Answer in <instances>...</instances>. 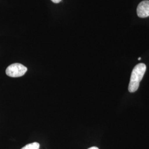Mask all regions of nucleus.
I'll return each instance as SVG.
<instances>
[{
    "instance_id": "obj_5",
    "label": "nucleus",
    "mask_w": 149,
    "mask_h": 149,
    "mask_svg": "<svg viewBox=\"0 0 149 149\" xmlns=\"http://www.w3.org/2000/svg\"><path fill=\"white\" fill-rule=\"evenodd\" d=\"M53 2L55 3H58L59 2H60L61 1V0H51Z\"/></svg>"
},
{
    "instance_id": "obj_7",
    "label": "nucleus",
    "mask_w": 149,
    "mask_h": 149,
    "mask_svg": "<svg viewBox=\"0 0 149 149\" xmlns=\"http://www.w3.org/2000/svg\"><path fill=\"white\" fill-rule=\"evenodd\" d=\"M138 60H141V58H139Z\"/></svg>"
},
{
    "instance_id": "obj_3",
    "label": "nucleus",
    "mask_w": 149,
    "mask_h": 149,
    "mask_svg": "<svg viewBox=\"0 0 149 149\" xmlns=\"http://www.w3.org/2000/svg\"><path fill=\"white\" fill-rule=\"evenodd\" d=\"M137 15L140 18H146L149 16V1L141 2L137 7Z\"/></svg>"
},
{
    "instance_id": "obj_2",
    "label": "nucleus",
    "mask_w": 149,
    "mask_h": 149,
    "mask_svg": "<svg viewBox=\"0 0 149 149\" xmlns=\"http://www.w3.org/2000/svg\"><path fill=\"white\" fill-rule=\"evenodd\" d=\"M27 68L23 65L15 63L10 65L6 70V74L11 77H19L26 73Z\"/></svg>"
},
{
    "instance_id": "obj_6",
    "label": "nucleus",
    "mask_w": 149,
    "mask_h": 149,
    "mask_svg": "<svg viewBox=\"0 0 149 149\" xmlns=\"http://www.w3.org/2000/svg\"><path fill=\"white\" fill-rule=\"evenodd\" d=\"M99 149L98 148H97V147H95V146H93V147H91L90 148H89V149Z\"/></svg>"
},
{
    "instance_id": "obj_4",
    "label": "nucleus",
    "mask_w": 149,
    "mask_h": 149,
    "mask_svg": "<svg viewBox=\"0 0 149 149\" xmlns=\"http://www.w3.org/2000/svg\"><path fill=\"white\" fill-rule=\"evenodd\" d=\"M40 144L37 142L32 143L31 144H27L21 149H39Z\"/></svg>"
},
{
    "instance_id": "obj_1",
    "label": "nucleus",
    "mask_w": 149,
    "mask_h": 149,
    "mask_svg": "<svg viewBox=\"0 0 149 149\" xmlns=\"http://www.w3.org/2000/svg\"><path fill=\"white\" fill-rule=\"evenodd\" d=\"M146 70V66L143 63L138 64L134 67L131 74L128 87V90L130 92L133 93L138 90L140 82L144 77Z\"/></svg>"
}]
</instances>
